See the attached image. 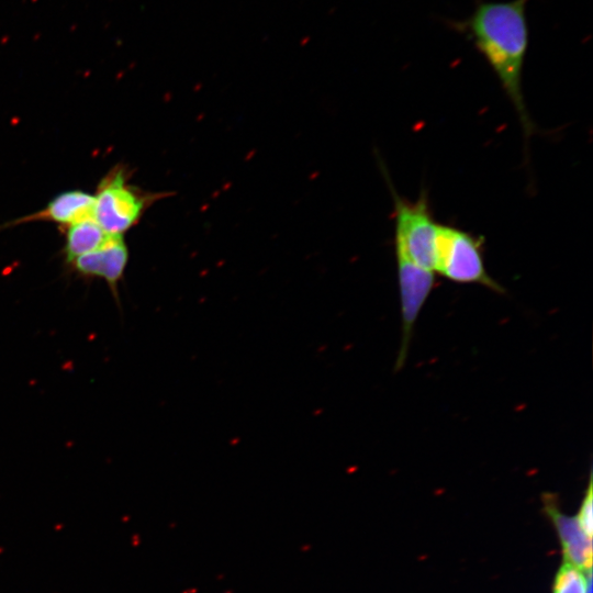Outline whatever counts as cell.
<instances>
[{"instance_id":"cell-1","label":"cell","mask_w":593,"mask_h":593,"mask_svg":"<svg viewBox=\"0 0 593 593\" xmlns=\"http://www.w3.org/2000/svg\"><path fill=\"white\" fill-rule=\"evenodd\" d=\"M529 1L475 0L468 16L445 22L450 30L469 40L485 59L512 102L526 139L535 130L523 93V71L529 46Z\"/></svg>"},{"instance_id":"cell-2","label":"cell","mask_w":593,"mask_h":593,"mask_svg":"<svg viewBox=\"0 0 593 593\" xmlns=\"http://www.w3.org/2000/svg\"><path fill=\"white\" fill-rule=\"evenodd\" d=\"M131 171L116 165L99 182L94 195L93 219L109 235H123L145 212L170 192L145 191L130 182Z\"/></svg>"},{"instance_id":"cell-3","label":"cell","mask_w":593,"mask_h":593,"mask_svg":"<svg viewBox=\"0 0 593 593\" xmlns=\"http://www.w3.org/2000/svg\"><path fill=\"white\" fill-rule=\"evenodd\" d=\"M483 240L461 228L438 223L435 272L458 283H477L504 292L486 271Z\"/></svg>"},{"instance_id":"cell-4","label":"cell","mask_w":593,"mask_h":593,"mask_svg":"<svg viewBox=\"0 0 593 593\" xmlns=\"http://www.w3.org/2000/svg\"><path fill=\"white\" fill-rule=\"evenodd\" d=\"M394 201V248L415 265L435 272L436 238L438 223L435 221L425 195L415 201L401 198L391 187Z\"/></svg>"},{"instance_id":"cell-5","label":"cell","mask_w":593,"mask_h":593,"mask_svg":"<svg viewBox=\"0 0 593 593\" xmlns=\"http://www.w3.org/2000/svg\"><path fill=\"white\" fill-rule=\"evenodd\" d=\"M395 257L402 316V339L395 363L399 370L405 362L414 325L435 286V273L402 255Z\"/></svg>"},{"instance_id":"cell-6","label":"cell","mask_w":593,"mask_h":593,"mask_svg":"<svg viewBox=\"0 0 593 593\" xmlns=\"http://www.w3.org/2000/svg\"><path fill=\"white\" fill-rule=\"evenodd\" d=\"M128 264V248L123 235H109L97 249L79 256L67 265L82 279H102L115 302L120 304L119 284Z\"/></svg>"},{"instance_id":"cell-7","label":"cell","mask_w":593,"mask_h":593,"mask_svg":"<svg viewBox=\"0 0 593 593\" xmlns=\"http://www.w3.org/2000/svg\"><path fill=\"white\" fill-rule=\"evenodd\" d=\"M94 195L82 190H69L54 197L42 210L19 217L0 228L30 222H51L64 227L93 217Z\"/></svg>"},{"instance_id":"cell-8","label":"cell","mask_w":593,"mask_h":593,"mask_svg":"<svg viewBox=\"0 0 593 593\" xmlns=\"http://www.w3.org/2000/svg\"><path fill=\"white\" fill-rule=\"evenodd\" d=\"M549 513L557 525L566 561L590 574L592 564V538L586 536L579 527L575 517H567L547 504Z\"/></svg>"},{"instance_id":"cell-9","label":"cell","mask_w":593,"mask_h":593,"mask_svg":"<svg viewBox=\"0 0 593 593\" xmlns=\"http://www.w3.org/2000/svg\"><path fill=\"white\" fill-rule=\"evenodd\" d=\"M63 248L67 265L74 259L100 247L109 237L93 217L74 223L65 227Z\"/></svg>"},{"instance_id":"cell-10","label":"cell","mask_w":593,"mask_h":593,"mask_svg":"<svg viewBox=\"0 0 593 593\" xmlns=\"http://www.w3.org/2000/svg\"><path fill=\"white\" fill-rule=\"evenodd\" d=\"M588 577L584 571L566 561L556 577L553 593H588Z\"/></svg>"},{"instance_id":"cell-11","label":"cell","mask_w":593,"mask_h":593,"mask_svg":"<svg viewBox=\"0 0 593 593\" xmlns=\"http://www.w3.org/2000/svg\"><path fill=\"white\" fill-rule=\"evenodd\" d=\"M575 521L582 532L592 538V482L590 480L589 486L583 499L581 508L575 516Z\"/></svg>"}]
</instances>
